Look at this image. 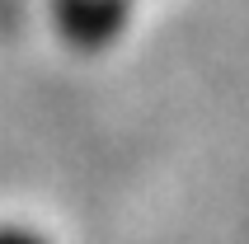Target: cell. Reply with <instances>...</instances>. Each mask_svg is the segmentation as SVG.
<instances>
[{
	"label": "cell",
	"mask_w": 249,
	"mask_h": 244,
	"mask_svg": "<svg viewBox=\"0 0 249 244\" xmlns=\"http://www.w3.org/2000/svg\"><path fill=\"white\" fill-rule=\"evenodd\" d=\"M0 244H47V240L28 226H0Z\"/></svg>",
	"instance_id": "cell-2"
},
{
	"label": "cell",
	"mask_w": 249,
	"mask_h": 244,
	"mask_svg": "<svg viewBox=\"0 0 249 244\" xmlns=\"http://www.w3.org/2000/svg\"><path fill=\"white\" fill-rule=\"evenodd\" d=\"M61 33L80 47H104L113 42V33L127 24V5L123 0H61L56 5Z\"/></svg>",
	"instance_id": "cell-1"
}]
</instances>
